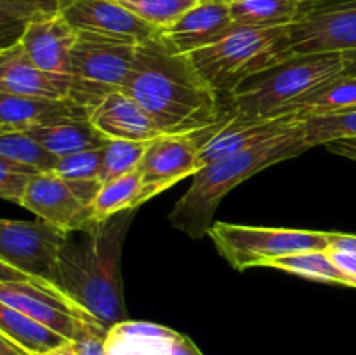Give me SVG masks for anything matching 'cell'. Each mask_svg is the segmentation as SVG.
<instances>
[{
    "label": "cell",
    "instance_id": "cell-39",
    "mask_svg": "<svg viewBox=\"0 0 356 355\" xmlns=\"http://www.w3.org/2000/svg\"><path fill=\"white\" fill-rule=\"evenodd\" d=\"M0 281H37V278L23 274L21 270H17V268L10 267L6 261L0 260Z\"/></svg>",
    "mask_w": 356,
    "mask_h": 355
},
{
    "label": "cell",
    "instance_id": "cell-5",
    "mask_svg": "<svg viewBox=\"0 0 356 355\" xmlns=\"http://www.w3.org/2000/svg\"><path fill=\"white\" fill-rule=\"evenodd\" d=\"M346 72L343 52L291 56L249 77L228 100L236 117L285 115V108L320 84Z\"/></svg>",
    "mask_w": 356,
    "mask_h": 355
},
{
    "label": "cell",
    "instance_id": "cell-37",
    "mask_svg": "<svg viewBox=\"0 0 356 355\" xmlns=\"http://www.w3.org/2000/svg\"><path fill=\"white\" fill-rule=\"evenodd\" d=\"M325 148L329 150L334 155H341L344 159L355 160L356 162V138L351 139H339V141H332L329 145H325Z\"/></svg>",
    "mask_w": 356,
    "mask_h": 355
},
{
    "label": "cell",
    "instance_id": "cell-24",
    "mask_svg": "<svg viewBox=\"0 0 356 355\" xmlns=\"http://www.w3.org/2000/svg\"><path fill=\"white\" fill-rule=\"evenodd\" d=\"M236 26H291L299 17L305 0H226Z\"/></svg>",
    "mask_w": 356,
    "mask_h": 355
},
{
    "label": "cell",
    "instance_id": "cell-17",
    "mask_svg": "<svg viewBox=\"0 0 356 355\" xmlns=\"http://www.w3.org/2000/svg\"><path fill=\"white\" fill-rule=\"evenodd\" d=\"M89 118L108 139L155 141L165 136L148 111L124 90L108 94L89 111Z\"/></svg>",
    "mask_w": 356,
    "mask_h": 355
},
{
    "label": "cell",
    "instance_id": "cell-29",
    "mask_svg": "<svg viewBox=\"0 0 356 355\" xmlns=\"http://www.w3.org/2000/svg\"><path fill=\"white\" fill-rule=\"evenodd\" d=\"M153 141H129V139H108L103 146V166H101V184L118 176L138 169L146 150Z\"/></svg>",
    "mask_w": 356,
    "mask_h": 355
},
{
    "label": "cell",
    "instance_id": "cell-36",
    "mask_svg": "<svg viewBox=\"0 0 356 355\" xmlns=\"http://www.w3.org/2000/svg\"><path fill=\"white\" fill-rule=\"evenodd\" d=\"M327 247L356 253V235L353 233L327 232Z\"/></svg>",
    "mask_w": 356,
    "mask_h": 355
},
{
    "label": "cell",
    "instance_id": "cell-13",
    "mask_svg": "<svg viewBox=\"0 0 356 355\" xmlns=\"http://www.w3.org/2000/svg\"><path fill=\"white\" fill-rule=\"evenodd\" d=\"M56 10L76 31L134 44H143L159 35L155 26L139 19L115 0H56Z\"/></svg>",
    "mask_w": 356,
    "mask_h": 355
},
{
    "label": "cell",
    "instance_id": "cell-32",
    "mask_svg": "<svg viewBox=\"0 0 356 355\" xmlns=\"http://www.w3.org/2000/svg\"><path fill=\"white\" fill-rule=\"evenodd\" d=\"M101 166H103V146L59 157L52 173L75 181L99 180Z\"/></svg>",
    "mask_w": 356,
    "mask_h": 355
},
{
    "label": "cell",
    "instance_id": "cell-34",
    "mask_svg": "<svg viewBox=\"0 0 356 355\" xmlns=\"http://www.w3.org/2000/svg\"><path fill=\"white\" fill-rule=\"evenodd\" d=\"M106 333L108 329L97 322L86 320L72 340V345L79 355H106V347H104Z\"/></svg>",
    "mask_w": 356,
    "mask_h": 355
},
{
    "label": "cell",
    "instance_id": "cell-9",
    "mask_svg": "<svg viewBox=\"0 0 356 355\" xmlns=\"http://www.w3.org/2000/svg\"><path fill=\"white\" fill-rule=\"evenodd\" d=\"M355 49L356 0H305L289 26V54H344Z\"/></svg>",
    "mask_w": 356,
    "mask_h": 355
},
{
    "label": "cell",
    "instance_id": "cell-43",
    "mask_svg": "<svg viewBox=\"0 0 356 355\" xmlns=\"http://www.w3.org/2000/svg\"><path fill=\"white\" fill-rule=\"evenodd\" d=\"M3 2L16 3V6H38V3L45 2V0H3Z\"/></svg>",
    "mask_w": 356,
    "mask_h": 355
},
{
    "label": "cell",
    "instance_id": "cell-42",
    "mask_svg": "<svg viewBox=\"0 0 356 355\" xmlns=\"http://www.w3.org/2000/svg\"><path fill=\"white\" fill-rule=\"evenodd\" d=\"M344 63H346V73H353L356 75V49L355 51L344 52Z\"/></svg>",
    "mask_w": 356,
    "mask_h": 355
},
{
    "label": "cell",
    "instance_id": "cell-8",
    "mask_svg": "<svg viewBox=\"0 0 356 355\" xmlns=\"http://www.w3.org/2000/svg\"><path fill=\"white\" fill-rule=\"evenodd\" d=\"M99 190V180L75 181L56 173H38L28 183L21 207L63 233H70L96 223L92 205Z\"/></svg>",
    "mask_w": 356,
    "mask_h": 355
},
{
    "label": "cell",
    "instance_id": "cell-7",
    "mask_svg": "<svg viewBox=\"0 0 356 355\" xmlns=\"http://www.w3.org/2000/svg\"><path fill=\"white\" fill-rule=\"evenodd\" d=\"M218 253L235 270L266 267L270 261L305 251H325L327 232L235 225L214 221L207 233Z\"/></svg>",
    "mask_w": 356,
    "mask_h": 355
},
{
    "label": "cell",
    "instance_id": "cell-15",
    "mask_svg": "<svg viewBox=\"0 0 356 355\" xmlns=\"http://www.w3.org/2000/svg\"><path fill=\"white\" fill-rule=\"evenodd\" d=\"M305 118L294 113L268 115V117H236L232 115L228 122L202 146L198 152L200 169L214 160L233 155L242 150L252 148L261 143L285 134L298 127Z\"/></svg>",
    "mask_w": 356,
    "mask_h": 355
},
{
    "label": "cell",
    "instance_id": "cell-23",
    "mask_svg": "<svg viewBox=\"0 0 356 355\" xmlns=\"http://www.w3.org/2000/svg\"><path fill=\"white\" fill-rule=\"evenodd\" d=\"M0 334L30 355H44L68 341L3 301H0Z\"/></svg>",
    "mask_w": 356,
    "mask_h": 355
},
{
    "label": "cell",
    "instance_id": "cell-14",
    "mask_svg": "<svg viewBox=\"0 0 356 355\" xmlns=\"http://www.w3.org/2000/svg\"><path fill=\"white\" fill-rule=\"evenodd\" d=\"M75 40V28L68 24L58 10L52 9L28 21L19 44L38 68L68 80L70 52Z\"/></svg>",
    "mask_w": 356,
    "mask_h": 355
},
{
    "label": "cell",
    "instance_id": "cell-28",
    "mask_svg": "<svg viewBox=\"0 0 356 355\" xmlns=\"http://www.w3.org/2000/svg\"><path fill=\"white\" fill-rule=\"evenodd\" d=\"M0 155L38 173H52L59 159L28 131L0 132Z\"/></svg>",
    "mask_w": 356,
    "mask_h": 355
},
{
    "label": "cell",
    "instance_id": "cell-18",
    "mask_svg": "<svg viewBox=\"0 0 356 355\" xmlns=\"http://www.w3.org/2000/svg\"><path fill=\"white\" fill-rule=\"evenodd\" d=\"M83 117H89V110L70 97L51 100L0 93V132L30 131L38 125Z\"/></svg>",
    "mask_w": 356,
    "mask_h": 355
},
{
    "label": "cell",
    "instance_id": "cell-26",
    "mask_svg": "<svg viewBox=\"0 0 356 355\" xmlns=\"http://www.w3.org/2000/svg\"><path fill=\"white\" fill-rule=\"evenodd\" d=\"M266 267L277 268V270L287 271V274L298 275V277L309 278V281L339 284L355 289L351 278L334 265V261L330 260L325 251H305V253L289 254V256H282L270 261Z\"/></svg>",
    "mask_w": 356,
    "mask_h": 355
},
{
    "label": "cell",
    "instance_id": "cell-35",
    "mask_svg": "<svg viewBox=\"0 0 356 355\" xmlns=\"http://www.w3.org/2000/svg\"><path fill=\"white\" fill-rule=\"evenodd\" d=\"M325 253L329 254V258L334 261V265H336L344 275H348V277L351 278V282H353L356 289V253L332 249V247H327Z\"/></svg>",
    "mask_w": 356,
    "mask_h": 355
},
{
    "label": "cell",
    "instance_id": "cell-2",
    "mask_svg": "<svg viewBox=\"0 0 356 355\" xmlns=\"http://www.w3.org/2000/svg\"><path fill=\"white\" fill-rule=\"evenodd\" d=\"M134 212L66 233L56 261L52 284L104 329L127 320L122 253Z\"/></svg>",
    "mask_w": 356,
    "mask_h": 355
},
{
    "label": "cell",
    "instance_id": "cell-25",
    "mask_svg": "<svg viewBox=\"0 0 356 355\" xmlns=\"http://www.w3.org/2000/svg\"><path fill=\"white\" fill-rule=\"evenodd\" d=\"M145 204L143 198V174L141 169L118 176L108 183L101 184L97 197L94 200V219L104 221L111 216L124 211H138Z\"/></svg>",
    "mask_w": 356,
    "mask_h": 355
},
{
    "label": "cell",
    "instance_id": "cell-22",
    "mask_svg": "<svg viewBox=\"0 0 356 355\" xmlns=\"http://www.w3.org/2000/svg\"><path fill=\"white\" fill-rule=\"evenodd\" d=\"M356 106V75L339 73L309 90L285 108V113L299 115L301 118L332 113Z\"/></svg>",
    "mask_w": 356,
    "mask_h": 355
},
{
    "label": "cell",
    "instance_id": "cell-27",
    "mask_svg": "<svg viewBox=\"0 0 356 355\" xmlns=\"http://www.w3.org/2000/svg\"><path fill=\"white\" fill-rule=\"evenodd\" d=\"M301 134L308 150L339 139L356 138V106L306 118L302 122Z\"/></svg>",
    "mask_w": 356,
    "mask_h": 355
},
{
    "label": "cell",
    "instance_id": "cell-30",
    "mask_svg": "<svg viewBox=\"0 0 356 355\" xmlns=\"http://www.w3.org/2000/svg\"><path fill=\"white\" fill-rule=\"evenodd\" d=\"M132 14L152 24L156 30L176 23L186 10L197 6L200 0H115Z\"/></svg>",
    "mask_w": 356,
    "mask_h": 355
},
{
    "label": "cell",
    "instance_id": "cell-38",
    "mask_svg": "<svg viewBox=\"0 0 356 355\" xmlns=\"http://www.w3.org/2000/svg\"><path fill=\"white\" fill-rule=\"evenodd\" d=\"M174 355H204L200 350H198L197 345L186 336V334L179 333L177 331L176 338H174Z\"/></svg>",
    "mask_w": 356,
    "mask_h": 355
},
{
    "label": "cell",
    "instance_id": "cell-4",
    "mask_svg": "<svg viewBox=\"0 0 356 355\" xmlns=\"http://www.w3.org/2000/svg\"><path fill=\"white\" fill-rule=\"evenodd\" d=\"M202 79L221 100L249 77L291 58L289 26L247 28L233 26L219 40L186 54Z\"/></svg>",
    "mask_w": 356,
    "mask_h": 355
},
{
    "label": "cell",
    "instance_id": "cell-19",
    "mask_svg": "<svg viewBox=\"0 0 356 355\" xmlns=\"http://www.w3.org/2000/svg\"><path fill=\"white\" fill-rule=\"evenodd\" d=\"M68 80L38 68L19 42L0 51V93L63 100L68 97Z\"/></svg>",
    "mask_w": 356,
    "mask_h": 355
},
{
    "label": "cell",
    "instance_id": "cell-16",
    "mask_svg": "<svg viewBox=\"0 0 356 355\" xmlns=\"http://www.w3.org/2000/svg\"><path fill=\"white\" fill-rule=\"evenodd\" d=\"M235 26L226 0H200L156 38L176 54H190L219 40Z\"/></svg>",
    "mask_w": 356,
    "mask_h": 355
},
{
    "label": "cell",
    "instance_id": "cell-12",
    "mask_svg": "<svg viewBox=\"0 0 356 355\" xmlns=\"http://www.w3.org/2000/svg\"><path fill=\"white\" fill-rule=\"evenodd\" d=\"M0 301L72 341L86 320H96L44 281H0Z\"/></svg>",
    "mask_w": 356,
    "mask_h": 355
},
{
    "label": "cell",
    "instance_id": "cell-11",
    "mask_svg": "<svg viewBox=\"0 0 356 355\" xmlns=\"http://www.w3.org/2000/svg\"><path fill=\"white\" fill-rule=\"evenodd\" d=\"M66 233L42 221L0 218V260L37 281H54L56 261Z\"/></svg>",
    "mask_w": 356,
    "mask_h": 355
},
{
    "label": "cell",
    "instance_id": "cell-6",
    "mask_svg": "<svg viewBox=\"0 0 356 355\" xmlns=\"http://www.w3.org/2000/svg\"><path fill=\"white\" fill-rule=\"evenodd\" d=\"M138 44L76 31L70 52V100L92 110L108 94L124 90L134 65Z\"/></svg>",
    "mask_w": 356,
    "mask_h": 355
},
{
    "label": "cell",
    "instance_id": "cell-1",
    "mask_svg": "<svg viewBox=\"0 0 356 355\" xmlns=\"http://www.w3.org/2000/svg\"><path fill=\"white\" fill-rule=\"evenodd\" d=\"M124 93L148 111L163 134L200 132L232 115L190 58L169 51L156 37L138 44Z\"/></svg>",
    "mask_w": 356,
    "mask_h": 355
},
{
    "label": "cell",
    "instance_id": "cell-40",
    "mask_svg": "<svg viewBox=\"0 0 356 355\" xmlns=\"http://www.w3.org/2000/svg\"><path fill=\"white\" fill-rule=\"evenodd\" d=\"M0 355H30V354H26L23 348H19L17 345H14L13 341H9L7 338H3L2 334H0Z\"/></svg>",
    "mask_w": 356,
    "mask_h": 355
},
{
    "label": "cell",
    "instance_id": "cell-41",
    "mask_svg": "<svg viewBox=\"0 0 356 355\" xmlns=\"http://www.w3.org/2000/svg\"><path fill=\"white\" fill-rule=\"evenodd\" d=\"M44 355H79V354H76L75 348H73L72 341H66V343H63L61 347L54 348V350L47 352V354Z\"/></svg>",
    "mask_w": 356,
    "mask_h": 355
},
{
    "label": "cell",
    "instance_id": "cell-10",
    "mask_svg": "<svg viewBox=\"0 0 356 355\" xmlns=\"http://www.w3.org/2000/svg\"><path fill=\"white\" fill-rule=\"evenodd\" d=\"M232 118H225L218 125L190 134H165L149 145L139 169L143 174V198L148 202L172 184L193 178L200 171L198 152L202 146Z\"/></svg>",
    "mask_w": 356,
    "mask_h": 355
},
{
    "label": "cell",
    "instance_id": "cell-3",
    "mask_svg": "<svg viewBox=\"0 0 356 355\" xmlns=\"http://www.w3.org/2000/svg\"><path fill=\"white\" fill-rule=\"evenodd\" d=\"M302 122L285 134L202 167L193 174L190 188L169 212L170 225L186 233L190 239H202L207 235L214 223L216 211L233 188L273 164L308 152L301 134Z\"/></svg>",
    "mask_w": 356,
    "mask_h": 355
},
{
    "label": "cell",
    "instance_id": "cell-33",
    "mask_svg": "<svg viewBox=\"0 0 356 355\" xmlns=\"http://www.w3.org/2000/svg\"><path fill=\"white\" fill-rule=\"evenodd\" d=\"M35 174H38V171L0 155V198L21 205L28 183Z\"/></svg>",
    "mask_w": 356,
    "mask_h": 355
},
{
    "label": "cell",
    "instance_id": "cell-31",
    "mask_svg": "<svg viewBox=\"0 0 356 355\" xmlns=\"http://www.w3.org/2000/svg\"><path fill=\"white\" fill-rule=\"evenodd\" d=\"M52 9H56V0H45L38 6H16L0 0V51L19 42L31 17Z\"/></svg>",
    "mask_w": 356,
    "mask_h": 355
},
{
    "label": "cell",
    "instance_id": "cell-21",
    "mask_svg": "<svg viewBox=\"0 0 356 355\" xmlns=\"http://www.w3.org/2000/svg\"><path fill=\"white\" fill-rule=\"evenodd\" d=\"M28 132L56 157H65L82 150L101 148L108 141L106 136L101 134L89 117L38 125Z\"/></svg>",
    "mask_w": 356,
    "mask_h": 355
},
{
    "label": "cell",
    "instance_id": "cell-20",
    "mask_svg": "<svg viewBox=\"0 0 356 355\" xmlns=\"http://www.w3.org/2000/svg\"><path fill=\"white\" fill-rule=\"evenodd\" d=\"M177 331L155 322L124 320L106 333V355H174Z\"/></svg>",
    "mask_w": 356,
    "mask_h": 355
}]
</instances>
